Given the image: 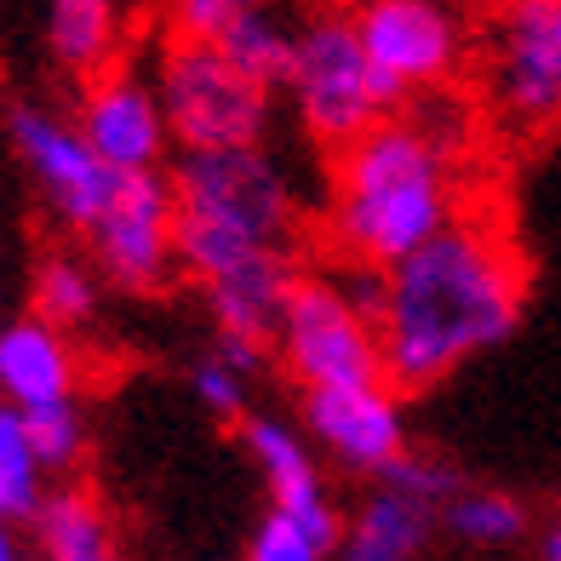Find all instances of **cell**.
I'll return each instance as SVG.
<instances>
[{
  "label": "cell",
  "instance_id": "6da1fadb",
  "mask_svg": "<svg viewBox=\"0 0 561 561\" xmlns=\"http://www.w3.org/2000/svg\"><path fill=\"white\" fill-rule=\"evenodd\" d=\"M178 264L195 275L218 339L275 350L293 293V184L259 149H190L172 167Z\"/></svg>",
  "mask_w": 561,
  "mask_h": 561
},
{
  "label": "cell",
  "instance_id": "5b68a950",
  "mask_svg": "<svg viewBox=\"0 0 561 561\" xmlns=\"http://www.w3.org/2000/svg\"><path fill=\"white\" fill-rule=\"evenodd\" d=\"M156 92L184 149H259L270 133V92L229 64L213 41H167L156 58Z\"/></svg>",
  "mask_w": 561,
  "mask_h": 561
},
{
  "label": "cell",
  "instance_id": "ac0fdd59",
  "mask_svg": "<svg viewBox=\"0 0 561 561\" xmlns=\"http://www.w3.org/2000/svg\"><path fill=\"white\" fill-rule=\"evenodd\" d=\"M46 499H53V470L41 465V453L30 442V424H23L18 407L0 401V516L7 522H30L46 510Z\"/></svg>",
  "mask_w": 561,
  "mask_h": 561
},
{
  "label": "cell",
  "instance_id": "9c48e42d",
  "mask_svg": "<svg viewBox=\"0 0 561 561\" xmlns=\"http://www.w3.org/2000/svg\"><path fill=\"white\" fill-rule=\"evenodd\" d=\"M350 18L396 110L419 92L447 87L465 64V30L447 0H355Z\"/></svg>",
  "mask_w": 561,
  "mask_h": 561
},
{
  "label": "cell",
  "instance_id": "8fae6325",
  "mask_svg": "<svg viewBox=\"0 0 561 561\" xmlns=\"http://www.w3.org/2000/svg\"><path fill=\"white\" fill-rule=\"evenodd\" d=\"M75 126L87 133V144L104 156L115 172H161L167 149H172V126L161 110L156 75L138 69H104L81 87V110Z\"/></svg>",
  "mask_w": 561,
  "mask_h": 561
},
{
  "label": "cell",
  "instance_id": "5bb4252c",
  "mask_svg": "<svg viewBox=\"0 0 561 561\" xmlns=\"http://www.w3.org/2000/svg\"><path fill=\"white\" fill-rule=\"evenodd\" d=\"M75 385H81V355L64 327L41 316L0 321V401L35 413L53 401H75Z\"/></svg>",
  "mask_w": 561,
  "mask_h": 561
},
{
  "label": "cell",
  "instance_id": "7c38bea8",
  "mask_svg": "<svg viewBox=\"0 0 561 561\" xmlns=\"http://www.w3.org/2000/svg\"><path fill=\"white\" fill-rule=\"evenodd\" d=\"M304 430L339 458L344 470L385 476L407 458V419L390 385H327L304 390Z\"/></svg>",
  "mask_w": 561,
  "mask_h": 561
},
{
  "label": "cell",
  "instance_id": "484cf974",
  "mask_svg": "<svg viewBox=\"0 0 561 561\" xmlns=\"http://www.w3.org/2000/svg\"><path fill=\"white\" fill-rule=\"evenodd\" d=\"M0 561H30V550L18 539V522H7V516H0Z\"/></svg>",
  "mask_w": 561,
  "mask_h": 561
},
{
  "label": "cell",
  "instance_id": "603a6c76",
  "mask_svg": "<svg viewBox=\"0 0 561 561\" xmlns=\"http://www.w3.org/2000/svg\"><path fill=\"white\" fill-rule=\"evenodd\" d=\"M23 424H30V442L41 453V465L64 476L81 465L87 453V424H81V407L75 401H53V407H35V413H23Z\"/></svg>",
  "mask_w": 561,
  "mask_h": 561
},
{
  "label": "cell",
  "instance_id": "44dd1931",
  "mask_svg": "<svg viewBox=\"0 0 561 561\" xmlns=\"http://www.w3.org/2000/svg\"><path fill=\"white\" fill-rule=\"evenodd\" d=\"M442 522L453 539H465L476 550H504V545H516L527 539V510L522 499H510L499 488H465L447 510H442Z\"/></svg>",
  "mask_w": 561,
  "mask_h": 561
},
{
  "label": "cell",
  "instance_id": "277c9868",
  "mask_svg": "<svg viewBox=\"0 0 561 561\" xmlns=\"http://www.w3.org/2000/svg\"><path fill=\"white\" fill-rule=\"evenodd\" d=\"M287 98L298 126L321 149H350L367 138L378 121L396 115V98L385 92L378 69L367 58L362 35H355L350 12H321L298 30V58L287 75Z\"/></svg>",
  "mask_w": 561,
  "mask_h": 561
},
{
  "label": "cell",
  "instance_id": "4316f807",
  "mask_svg": "<svg viewBox=\"0 0 561 561\" xmlns=\"http://www.w3.org/2000/svg\"><path fill=\"white\" fill-rule=\"evenodd\" d=\"M539 561H561V516L539 533Z\"/></svg>",
  "mask_w": 561,
  "mask_h": 561
},
{
  "label": "cell",
  "instance_id": "2e32d148",
  "mask_svg": "<svg viewBox=\"0 0 561 561\" xmlns=\"http://www.w3.org/2000/svg\"><path fill=\"white\" fill-rule=\"evenodd\" d=\"M46 46H53V64L81 81L115 69L121 0H46Z\"/></svg>",
  "mask_w": 561,
  "mask_h": 561
},
{
  "label": "cell",
  "instance_id": "8992f818",
  "mask_svg": "<svg viewBox=\"0 0 561 561\" xmlns=\"http://www.w3.org/2000/svg\"><path fill=\"white\" fill-rule=\"evenodd\" d=\"M481 87L510 133L561 121V0H499L481 41Z\"/></svg>",
  "mask_w": 561,
  "mask_h": 561
},
{
  "label": "cell",
  "instance_id": "ba28073f",
  "mask_svg": "<svg viewBox=\"0 0 561 561\" xmlns=\"http://www.w3.org/2000/svg\"><path fill=\"white\" fill-rule=\"evenodd\" d=\"M7 144H12V156L23 161V172H30L35 195L46 201V213H53L64 229L87 236V229L104 218L121 172L87 144V133L75 121L41 110V104H12Z\"/></svg>",
  "mask_w": 561,
  "mask_h": 561
},
{
  "label": "cell",
  "instance_id": "7402d4cb",
  "mask_svg": "<svg viewBox=\"0 0 561 561\" xmlns=\"http://www.w3.org/2000/svg\"><path fill=\"white\" fill-rule=\"evenodd\" d=\"M275 0H161L167 18V41H224L236 23L270 12Z\"/></svg>",
  "mask_w": 561,
  "mask_h": 561
},
{
  "label": "cell",
  "instance_id": "30bf717a",
  "mask_svg": "<svg viewBox=\"0 0 561 561\" xmlns=\"http://www.w3.org/2000/svg\"><path fill=\"white\" fill-rule=\"evenodd\" d=\"M98 275L121 293H156L178 270V195L172 172H121L104 218L87 229Z\"/></svg>",
  "mask_w": 561,
  "mask_h": 561
},
{
  "label": "cell",
  "instance_id": "7a4b0ae2",
  "mask_svg": "<svg viewBox=\"0 0 561 561\" xmlns=\"http://www.w3.org/2000/svg\"><path fill=\"white\" fill-rule=\"evenodd\" d=\"M527 270L499 224L453 218L436 241L385 270V350L390 390H430L476 355L499 350L522 321Z\"/></svg>",
  "mask_w": 561,
  "mask_h": 561
},
{
  "label": "cell",
  "instance_id": "83f0119b",
  "mask_svg": "<svg viewBox=\"0 0 561 561\" xmlns=\"http://www.w3.org/2000/svg\"><path fill=\"white\" fill-rule=\"evenodd\" d=\"M0 298H7V275H0ZM0 321H7V316H0Z\"/></svg>",
  "mask_w": 561,
  "mask_h": 561
},
{
  "label": "cell",
  "instance_id": "d4e9b609",
  "mask_svg": "<svg viewBox=\"0 0 561 561\" xmlns=\"http://www.w3.org/2000/svg\"><path fill=\"white\" fill-rule=\"evenodd\" d=\"M247 385H252V378L229 362L224 350L201 355V362L190 367V390H195V401L207 407L213 419H241L247 413Z\"/></svg>",
  "mask_w": 561,
  "mask_h": 561
},
{
  "label": "cell",
  "instance_id": "d6986e66",
  "mask_svg": "<svg viewBox=\"0 0 561 561\" xmlns=\"http://www.w3.org/2000/svg\"><path fill=\"white\" fill-rule=\"evenodd\" d=\"M218 53L236 64L247 81H259L264 92H275V87H287V75H293V58H298V30L287 18H280L275 7L270 12H259V18H247V23H236L224 41H218Z\"/></svg>",
  "mask_w": 561,
  "mask_h": 561
},
{
  "label": "cell",
  "instance_id": "cb8c5ba5",
  "mask_svg": "<svg viewBox=\"0 0 561 561\" xmlns=\"http://www.w3.org/2000/svg\"><path fill=\"white\" fill-rule=\"evenodd\" d=\"M247 561H333V545L316 539L304 522H293L287 510L270 504L247 539Z\"/></svg>",
  "mask_w": 561,
  "mask_h": 561
},
{
  "label": "cell",
  "instance_id": "3957f363",
  "mask_svg": "<svg viewBox=\"0 0 561 561\" xmlns=\"http://www.w3.org/2000/svg\"><path fill=\"white\" fill-rule=\"evenodd\" d=\"M453 224V149L424 121H378L339 149L327 236L350 264L396 270Z\"/></svg>",
  "mask_w": 561,
  "mask_h": 561
},
{
  "label": "cell",
  "instance_id": "52a82bcc",
  "mask_svg": "<svg viewBox=\"0 0 561 561\" xmlns=\"http://www.w3.org/2000/svg\"><path fill=\"white\" fill-rule=\"evenodd\" d=\"M275 350L304 390L327 385H390L378 327L355 310L339 275H298L280 310Z\"/></svg>",
  "mask_w": 561,
  "mask_h": 561
},
{
  "label": "cell",
  "instance_id": "9a60e30c",
  "mask_svg": "<svg viewBox=\"0 0 561 561\" xmlns=\"http://www.w3.org/2000/svg\"><path fill=\"white\" fill-rule=\"evenodd\" d=\"M436 516H442L436 504L401 493L390 481H373V493L344 522L333 561H413L430 539V527H436Z\"/></svg>",
  "mask_w": 561,
  "mask_h": 561
},
{
  "label": "cell",
  "instance_id": "4fadbf2b",
  "mask_svg": "<svg viewBox=\"0 0 561 561\" xmlns=\"http://www.w3.org/2000/svg\"><path fill=\"white\" fill-rule=\"evenodd\" d=\"M241 442H247V458L264 476L270 504L287 510L293 522H304L316 539H327V545H333V556H339V539H344L339 504H333V493H327V481H321V470H316V458H310V447H304L298 430L280 424V419L252 413L241 424Z\"/></svg>",
  "mask_w": 561,
  "mask_h": 561
},
{
  "label": "cell",
  "instance_id": "e0dca14e",
  "mask_svg": "<svg viewBox=\"0 0 561 561\" xmlns=\"http://www.w3.org/2000/svg\"><path fill=\"white\" fill-rule=\"evenodd\" d=\"M35 556L41 561H121L104 504L81 488H53L46 510L35 516Z\"/></svg>",
  "mask_w": 561,
  "mask_h": 561
},
{
  "label": "cell",
  "instance_id": "ffe728a7",
  "mask_svg": "<svg viewBox=\"0 0 561 561\" xmlns=\"http://www.w3.org/2000/svg\"><path fill=\"white\" fill-rule=\"evenodd\" d=\"M35 316L75 333L98 316V270L75 252H46L35 264Z\"/></svg>",
  "mask_w": 561,
  "mask_h": 561
}]
</instances>
